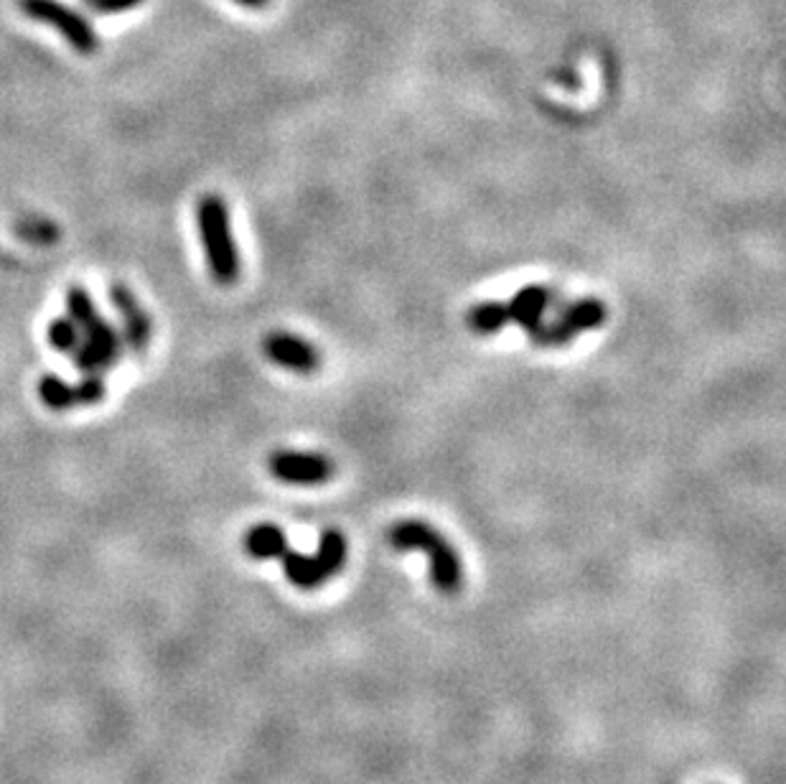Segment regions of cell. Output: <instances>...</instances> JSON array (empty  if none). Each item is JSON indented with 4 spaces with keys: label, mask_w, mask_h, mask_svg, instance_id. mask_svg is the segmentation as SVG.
I'll return each instance as SVG.
<instances>
[{
    "label": "cell",
    "mask_w": 786,
    "mask_h": 784,
    "mask_svg": "<svg viewBox=\"0 0 786 784\" xmlns=\"http://www.w3.org/2000/svg\"><path fill=\"white\" fill-rule=\"evenodd\" d=\"M245 548L252 558L275 560L283 558V553L288 550V538H285L283 527L265 522V525L250 527L245 538Z\"/></svg>",
    "instance_id": "9c48e42d"
},
{
    "label": "cell",
    "mask_w": 786,
    "mask_h": 784,
    "mask_svg": "<svg viewBox=\"0 0 786 784\" xmlns=\"http://www.w3.org/2000/svg\"><path fill=\"white\" fill-rule=\"evenodd\" d=\"M283 568L285 576L293 586L298 588H316L321 586L324 581H329V576L324 573V568L318 566L316 555H303L296 553V550H285L283 553Z\"/></svg>",
    "instance_id": "30bf717a"
},
{
    "label": "cell",
    "mask_w": 786,
    "mask_h": 784,
    "mask_svg": "<svg viewBox=\"0 0 786 784\" xmlns=\"http://www.w3.org/2000/svg\"><path fill=\"white\" fill-rule=\"evenodd\" d=\"M346 553H349V548H346V538L339 530H326L324 535H321V540H318L316 560L329 578L344 568Z\"/></svg>",
    "instance_id": "4fadbf2b"
},
{
    "label": "cell",
    "mask_w": 786,
    "mask_h": 784,
    "mask_svg": "<svg viewBox=\"0 0 786 784\" xmlns=\"http://www.w3.org/2000/svg\"><path fill=\"white\" fill-rule=\"evenodd\" d=\"M262 352L270 362L285 367L288 372H296V375H313L321 367V354L311 342H306L301 336L283 334V331L265 336Z\"/></svg>",
    "instance_id": "8992f818"
},
{
    "label": "cell",
    "mask_w": 786,
    "mask_h": 784,
    "mask_svg": "<svg viewBox=\"0 0 786 784\" xmlns=\"http://www.w3.org/2000/svg\"><path fill=\"white\" fill-rule=\"evenodd\" d=\"M527 336H530V342L535 344V347H542V349L565 347V344L573 342V334L565 329L560 319L542 321V324H537L535 329L527 331Z\"/></svg>",
    "instance_id": "2e32d148"
},
{
    "label": "cell",
    "mask_w": 786,
    "mask_h": 784,
    "mask_svg": "<svg viewBox=\"0 0 786 784\" xmlns=\"http://www.w3.org/2000/svg\"><path fill=\"white\" fill-rule=\"evenodd\" d=\"M18 8L31 21L46 23L54 31H59L77 54L90 56L100 49V36H97L95 26L79 11L64 6L62 0H18Z\"/></svg>",
    "instance_id": "3957f363"
},
{
    "label": "cell",
    "mask_w": 786,
    "mask_h": 784,
    "mask_svg": "<svg viewBox=\"0 0 786 784\" xmlns=\"http://www.w3.org/2000/svg\"><path fill=\"white\" fill-rule=\"evenodd\" d=\"M196 227L207 258L209 275L219 286H232L242 275V258L232 235L229 207L219 194L201 196L196 204Z\"/></svg>",
    "instance_id": "6da1fadb"
},
{
    "label": "cell",
    "mask_w": 786,
    "mask_h": 784,
    "mask_svg": "<svg viewBox=\"0 0 786 784\" xmlns=\"http://www.w3.org/2000/svg\"><path fill=\"white\" fill-rule=\"evenodd\" d=\"M67 316L79 326V329H84V326H90L92 321L102 314L100 308H97L95 298L90 296L87 288L72 286L67 291Z\"/></svg>",
    "instance_id": "9a60e30c"
},
{
    "label": "cell",
    "mask_w": 786,
    "mask_h": 784,
    "mask_svg": "<svg viewBox=\"0 0 786 784\" xmlns=\"http://www.w3.org/2000/svg\"><path fill=\"white\" fill-rule=\"evenodd\" d=\"M143 0H87V8L100 16H112V13H125L138 8Z\"/></svg>",
    "instance_id": "ac0fdd59"
},
{
    "label": "cell",
    "mask_w": 786,
    "mask_h": 784,
    "mask_svg": "<svg viewBox=\"0 0 786 784\" xmlns=\"http://www.w3.org/2000/svg\"><path fill=\"white\" fill-rule=\"evenodd\" d=\"M79 390V403L82 408H92V405H100L107 395V385L105 377L102 375H84L82 380L77 382Z\"/></svg>",
    "instance_id": "e0dca14e"
},
{
    "label": "cell",
    "mask_w": 786,
    "mask_h": 784,
    "mask_svg": "<svg viewBox=\"0 0 786 784\" xmlns=\"http://www.w3.org/2000/svg\"><path fill=\"white\" fill-rule=\"evenodd\" d=\"M237 6L242 8H252V11H260V8H268L270 0H235Z\"/></svg>",
    "instance_id": "d6986e66"
},
{
    "label": "cell",
    "mask_w": 786,
    "mask_h": 784,
    "mask_svg": "<svg viewBox=\"0 0 786 784\" xmlns=\"http://www.w3.org/2000/svg\"><path fill=\"white\" fill-rule=\"evenodd\" d=\"M270 474L283 484L313 487L334 476V464L324 454H301V451H278L268 461Z\"/></svg>",
    "instance_id": "5b68a950"
},
{
    "label": "cell",
    "mask_w": 786,
    "mask_h": 784,
    "mask_svg": "<svg viewBox=\"0 0 786 784\" xmlns=\"http://www.w3.org/2000/svg\"><path fill=\"white\" fill-rule=\"evenodd\" d=\"M555 301V291L547 286H524L522 291L514 293L512 301L507 303L509 321L524 331H532L537 324L545 321L547 308Z\"/></svg>",
    "instance_id": "52a82bcc"
},
{
    "label": "cell",
    "mask_w": 786,
    "mask_h": 784,
    "mask_svg": "<svg viewBox=\"0 0 786 784\" xmlns=\"http://www.w3.org/2000/svg\"><path fill=\"white\" fill-rule=\"evenodd\" d=\"M46 339H49V347L54 352L69 357L82 344V329L69 316H59V319H51L46 326Z\"/></svg>",
    "instance_id": "5bb4252c"
},
{
    "label": "cell",
    "mask_w": 786,
    "mask_h": 784,
    "mask_svg": "<svg viewBox=\"0 0 786 784\" xmlns=\"http://www.w3.org/2000/svg\"><path fill=\"white\" fill-rule=\"evenodd\" d=\"M39 400L54 413H67V410L82 408L79 403L77 382H67L59 375H44L39 380Z\"/></svg>",
    "instance_id": "8fae6325"
},
{
    "label": "cell",
    "mask_w": 786,
    "mask_h": 784,
    "mask_svg": "<svg viewBox=\"0 0 786 784\" xmlns=\"http://www.w3.org/2000/svg\"><path fill=\"white\" fill-rule=\"evenodd\" d=\"M84 3H87V0H84Z\"/></svg>",
    "instance_id": "ffe728a7"
},
{
    "label": "cell",
    "mask_w": 786,
    "mask_h": 784,
    "mask_svg": "<svg viewBox=\"0 0 786 784\" xmlns=\"http://www.w3.org/2000/svg\"><path fill=\"white\" fill-rule=\"evenodd\" d=\"M390 543L397 550H423L430 558V578L435 588L446 594L458 591L463 583V566L453 545L443 538L441 532L423 520H405L392 525Z\"/></svg>",
    "instance_id": "7a4b0ae2"
},
{
    "label": "cell",
    "mask_w": 786,
    "mask_h": 784,
    "mask_svg": "<svg viewBox=\"0 0 786 784\" xmlns=\"http://www.w3.org/2000/svg\"><path fill=\"white\" fill-rule=\"evenodd\" d=\"M466 321H469V329L474 331V334H481V336L499 334V331L509 324V308L507 303L502 301L476 303V306L469 311V316H466Z\"/></svg>",
    "instance_id": "7c38bea8"
},
{
    "label": "cell",
    "mask_w": 786,
    "mask_h": 784,
    "mask_svg": "<svg viewBox=\"0 0 786 784\" xmlns=\"http://www.w3.org/2000/svg\"><path fill=\"white\" fill-rule=\"evenodd\" d=\"M558 319L563 321L565 329L573 334V339L583 331L598 329L601 324H606L608 319V306L598 298H575L560 306Z\"/></svg>",
    "instance_id": "ba28073f"
},
{
    "label": "cell",
    "mask_w": 786,
    "mask_h": 784,
    "mask_svg": "<svg viewBox=\"0 0 786 784\" xmlns=\"http://www.w3.org/2000/svg\"><path fill=\"white\" fill-rule=\"evenodd\" d=\"M107 298H110L112 308L118 311L120 321H123L120 336H123L125 349L143 357L145 349L151 347L153 339V321L151 316H148V311H145L140 298L133 293V288L125 286V283H112L110 291H107Z\"/></svg>",
    "instance_id": "277c9868"
}]
</instances>
